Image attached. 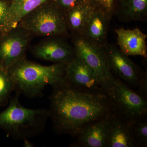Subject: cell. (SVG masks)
<instances>
[{"instance_id":"obj_2","label":"cell","mask_w":147,"mask_h":147,"mask_svg":"<svg viewBox=\"0 0 147 147\" xmlns=\"http://www.w3.org/2000/svg\"><path fill=\"white\" fill-rule=\"evenodd\" d=\"M67 65L63 63L41 65L24 58L11 66L7 72L14 82L16 92L34 98L42 96L47 85L56 88L69 85Z\"/></svg>"},{"instance_id":"obj_18","label":"cell","mask_w":147,"mask_h":147,"mask_svg":"<svg viewBox=\"0 0 147 147\" xmlns=\"http://www.w3.org/2000/svg\"><path fill=\"white\" fill-rule=\"evenodd\" d=\"M136 147L147 146V117L127 123Z\"/></svg>"},{"instance_id":"obj_12","label":"cell","mask_w":147,"mask_h":147,"mask_svg":"<svg viewBox=\"0 0 147 147\" xmlns=\"http://www.w3.org/2000/svg\"><path fill=\"white\" fill-rule=\"evenodd\" d=\"M117 35L119 49L127 56H141L147 57L146 34L138 28L125 29L121 28L115 30Z\"/></svg>"},{"instance_id":"obj_11","label":"cell","mask_w":147,"mask_h":147,"mask_svg":"<svg viewBox=\"0 0 147 147\" xmlns=\"http://www.w3.org/2000/svg\"><path fill=\"white\" fill-rule=\"evenodd\" d=\"M113 115L96 121L84 128L75 137L76 141L71 146L106 147L110 119Z\"/></svg>"},{"instance_id":"obj_23","label":"cell","mask_w":147,"mask_h":147,"mask_svg":"<svg viewBox=\"0 0 147 147\" xmlns=\"http://www.w3.org/2000/svg\"><path fill=\"white\" fill-rule=\"evenodd\" d=\"M8 9L5 3L0 0V25L6 24L8 16Z\"/></svg>"},{"instance_id":"obj_6","label":"cell","mask_w":147,"mask_h":147,"mask_svg":"<svg viewBox=\"0 0 147 147\" xmlns=\"http://www.w3.org/2000/svg\"><path fill=\"white\" fill-rule=\"evenodd\" d=\"M110 97L116 112L127 123L147 117V100L120 79L115 78Z\"/></svg>"},{"instance_id":"obj_22","label":"cell","mask_w":147,"mask_h":147,"mask_svg":"<svg viewBox=\"0 0 147 147\" xmlns=\"http://www.w3.org/2000/svg\"><path fill=\"white\" fill-rule=\"evenodd\" d=\"M59 8L65 13L73 8L78 4L80 0H58Z\"/></svg>"},{"instance_id":"obj_9","label":"cell","mask_w":147,"mask_h":147,"mask_svg":"<svg viewBox=\"0 0 147 147\" xmlns=\"http://www.w3.org/2000/svg\"><path fill=\"white\" fill-rule=\"evenodd\" d=\"M32 53L37 58L55 63L67 64L76 56L74 46L60 38L40 43L34 47Z\"/></svg>"},{"instance_id":"obj_20","label":"cell","mask_w":147,"mask_h":147,"mask_svg":"<svg viewBox=\"0 0 147 147\" xmlns=\"http://www.w3.org/2000/svg\"><path fill=\"white\" fill-rule=\"evenodd\" d=\"M94 9L102 12L111 21L117 0H84Z\"/></svg>"},{"instance_id":"obj_10","label":"cell","mask_w":147,"mask_h":147,"mask_svg":"<svg viewBox=\"0 0 147 147\" xmlns=\"http://www.w3.org/2000/svg\"><path fill=\"white\" fill-rule=\"evenodd\" d=\"M13 29V31L0 46V67L6 71L14 63L24 59L28 42L27 35L24 31Z\"/></svg>"},{"instance_id":"obj_17","label":"cell","mask_w":147,"mask_h":147,"mask_svg":"<svg viewBox=\"0 0 147 147\" xmlns=\"http://www.w3.org/2000/svg\"><path fill=\"white\" fill-rule=\"evenodd\" d=\"M47 0H13L8 9L6 24L11 29L15 28L24 17L38 8Z\"/></svg>"},{"instance_id":"obj_1","label":"cell","mask_w":147,"mask_h":147,"mask_svg":"<svg viewBox=\"0 0 147 147\" xmlns=\"http://www.w3.org/2000/svg\"><path fill=\"white\" fill-rule=\"evenodd\" d=\"M49 112L57 134L75 137L87 126L116 112L105 92L81 90L69 85L53 88Z\"/></svg>"},{"instance_id":"obj_14","label":"cell","mask_w":147,"mask_h":147,"mask_svg":"<svg viewBox=\"0 0 147 147\" xmlns=\"http://www.w3.org/2000/svg\"><path fill=\"white\" fill-rule=\"evenodd\" d=\"M106 147H136L128 124L116 111L110 119Z\"/></svg>"},{"instance_id":"obj_21","label":"cell","mask_w":147,"mask_h":147,"mask_svg":"<svg viewBox=\"0 0 147 147\" xmlns=\"http://www.w3.org/2000/svg\"><path fill=\"white\" fill-rule=\"evenodd\" d=\"M137 92L142 97L147 100V71L145 72L138 88Z\"/></svg>"},{"instance_id":"obj_13","label":"cell","mask_w":147,"mask_h":147,"mask_svg":"<svg viewBox=\"0 0 147 147\" xmlns=\"http://www.w3.org/2000/svg\"><path fill=\"white\" fill-rule=\"evenodd\" d=\"M110 20L102 12L94 9L92 11L82 32V36L98 47L106 45Z\"/></svg>"},{"instance_id":"obj_8","label":"cell","mask_w":147,"mask_h":147,"mask_svg":"<svg viewBox=\"0 0 147 147\" xmlns=\"http://www.w3.org/2000/svg\"><path fill=\"white\" fill-rule=\"evenodd\" d=\"M66 78L69 85L77 89L105 92L95 71L78 56L67 64Z\"/></svg>"},{"instance_id":"obj_4","label":"cell","mask_w":147,"mask_h":147,"mask_svg":"<svg viewBox=\"0 0 147 147\" xmlns=\"http://www.w3.org/2000/svg\"><path fill=\"white\" fill-rule=\"evenodd\" d=\"M39 7L21 21L24 30L40 36L66 35L68 28L63 11L57 7Z\"/></svg>"},{"instance_id":"obj_16","label":"cell","mask_w":147,"mask_h":147,"mask_svg":"<svg viewBox=\"0 0 147 147\" xmlns=\"http://www.w3.org/2000/svg\"><path fill=\"white\" fill-rule=\"evenodd\" d=\"M94 9L84 0H80L75 7L67 12L65 16L68 29L73 35L82 34L92 11Z\"/></svg>"},{"instance_id":"obj_3","label":"cell","mask_w":147,"mask_h":147,"mask_svg":"<svg viewBox=\"0 0 147 147\" xmlns=\"http://www.w3.org/2000/svg\"><path fill=\"white\" fill-rule=\"evenodd\" d=\"M21 94L10 97L9 105L0 113V129L16 140H25L40 134L45 129L50 118L49 110L44 108L32 109L20 104Z\"/></svg>"},{"instance_id":"obj_15","label":"cell","mask_w":147,"mask_h":147,"mask_svg":"<svg viewBox=\"0 0 147 147\" xmlns=\"http://www.w3.org/2000/svg\"><path fill=\"white\" fill-rule=\"evenodd\" d=\"M114 15L124 23L145 21L147 18V0H117Z\"/></svg>"},{"instance_id":"obj_7","label":"cell","mask_w":147,"mask_h":147,"mask_svg":"<svg viewBox=\"0 0 147 147\" xmlns=\"http://www.w3.org/2000/svg\"><path fill=\"white\" fill-rule=\"evenodd\" d=\"M102 48L108 68L114 77L137 89L145 71L114 44L107 43Z\"/></svg>"},{"instance_id":"obj_19","label":"cell","mask_w":147,"mask_h":147,"mask_svg":"<svg viewBox=\"0 0 147 147\" xmlns=\"http://www.w3.org/2000/svg\"><path fill=\"white\" fill-rule=\"evenodd\" d=\"M15 90V84L7 72L0 67V107L7 105L11 93Z\"/></svg>"},{"instance_id":"obj_5","label":"cell","mask_w":147,"mask_h":147,"mask_svg":"<svg viewBox=\"0 0 147 147\" xmlns=\"http://www.w3.org/2000/svg\"><path fill=\"white\" fill-rule=\"evenodd\" d=\"M72 43L76 56L95 71L102 88L110 96L115 77L108 68L102 47L94 45L80 35H73Z\"/></svg>"}]
</instances>
